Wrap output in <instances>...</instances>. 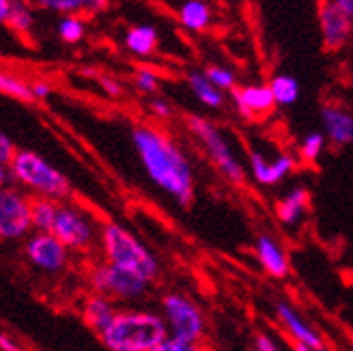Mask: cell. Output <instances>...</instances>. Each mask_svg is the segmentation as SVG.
<instances>
[{
    "label": "cell",
    "instance_id": "1",
    "mask_svg": "<svg viewBox=\"0 0 353 351\" xmlns=\"http://www.w3.org/2000/svg\"><path fill=\"white\" fill-rule=\"evenodd\" d=\"M132 145L149 181L179 207H190L196 199V174L185 151L149 123L134 126Z\"/></svg>",
    "mask_w": 353,
    "mask_h": 351
},
{
    "label": "cell",
    "instance_id": "2",
    "mask_svg": "<svg viewBox=\"0 0 353 351\" xmlns=\"http://www.w3.org/2000/svg\"><path fill=\"white\" fill-rule=\"evenodd\" d=\"M9 181L15 188L24 190L30 197H43L57 203H67L74 194V185L69 177L59 170L43 155L30 149H15L11 160L7 162Z\"/></svg>",
    "mask_w": 353,
    "mask_h": 351
},
{
    "label": "cell",
    "instance_id": "3",
    "mask_svg": "<svg viewBox=\"0 0 353 351\" xmlns=\"http://www.w3.org/2000/svg\"><path fill=\"white\" fill-rule=\"evenodd\" d=\"M168 339V330L160 312L145 308L117 310L99 341L105 351H151Z\"/></svg>",
    "mask_w": 353,
    "mask_h": 351
},
{
    "label": "cell",
    "instance_id": "4",
    "mask_svg": "<svg viewBox=\"0 0 353 351\" xmlns=\"http://www.w3.org/2000/svg\"><path fill=\"white\" fill-rule=\"evenodd\" d=\"M97 248L103 263L128 270L140 278L149 280V283H153L160 276V261H157V257L123 224L117 222L99 224Z\"/></svg>",
    "mask_w": 353,
    "mask_h": 351
},
{
    "label": "cell",
    "instance_id": "5",
    "mask_svg": "<svg viewBox=\"0 0 353 351\" xmlns=\"http://www.w3.org/2000/svg\"><path fill=\"white\" fill-rule=\"evenodd\" d=\"M185 123H188V130L194 134V138L201 143V147L207 153L211 164L216 166V170L231 185L243 188L248 174H245V168L239 162L237 153L233 151L231 140L226 138V134L216 126L214 121L199 117V114H188Z\"/></svg>",
    "mask_w": 353,
    "mask_h": 351
},
{
    "label": "cell",
    "instance_id": "6",
    "mask_svg": "<svg viewBox=\"0 0 353 351\" xmlns=\"http://www.w3.org/2000/svg\"><path fill=\"white\" fill-rule=\"evenodd\" d=\"M160 314L166 323L168 337L185 343H203L207 334V319L201 306L181 291H168L160 297Z\"/></svg>",
    "mask_w": 353,
    "mask_h": 351
},
{
    "label": "cell",
    "instance_id": "7",
    "mask_svg": "<svg viewBox=\"0 0 353 351\" xmlns=\"http://www.w3.org/2000/svg\"><path fill=\"white\" fill-rule=\"evenodd\" d=\"M52 235H54L69 252L88 254L97 248L99 224L86 209L74 203H61L54 226H52Z\"/></svg>",
    "mask_w": 353,
    "mask_h": 351
},
{
    "label": "cell",
    "instance_id": "8",
    "mask_svg": "<svg viewBox=\"0 0 353 351\" xmlns=\"http://www.w3.org/2000/svg\"><path fill=\"white\" fill-rule=\"evenodd\" d=\"M86 280H88V287H91V293L105 295V297H110L112 302L143 300L153 285L145 278H140L128 270H121L117 265H110V263H103V261L93 263V265L88 268Z\"/></svg>",
    "mask_w": 353,
    "mask_h": 351
},
{
    "label": "cell",
    "instance_id": "9",
    "mask_svg": "<svg viewBox=\"0 0 353 351\" xmlns=\"http://www.w3.org/2000/svg\"><path fill=\"white\" fill-rule=\"evenodd\" d=\"M30 233V197L9 183L0 190V243H15Z\"/></svg>",
    "mask_w": 353,
    "mask_h": 351
},
{
    "label": "cell",
    "instance_id": "10",
    "mask_svg": "<svg viewBox=\"0 0 353 351\" xmlns=\"http://www.w3.org/2000/svg\"><path fill=\"white\" fill-rule=\"evenodd\" d=\"M24 257L30 265L43 274H61L69 265V252L52 233H30L24 239Z\"/></svg>",
    "mask_w": 353,
    "mask_h": 351
},
{
    "label": "cell",
    "instance_id": "11",
    "mask_svg": "<svg viewBox=\"0 0 353 351\" xmlns=\"http://www.w3.org/2000/svg\"><path fill=\"white\" fill-rule=\"evenodd\" d=\"M276 317H278L282 330L287 332V337L295 345H304L312 351H325L327 349L321 332L316 330L312 323H308L304 314L299 312L295 306H291L289 302L276 304Z\"/></svg>",
    "mask_w": 353,
    "mask_h": 351
},
{
    "label": "cell",
    "instance_id": "12",
    "mask_svg": "<svg viewBox=\"0 0 353 351\" xmlns=\"http://www.w3.org/2000/svg\"><path fill=\"white\" fill-rule=\"evenodd\" d=\"M233 103L245 121H259L274 112L276 101L272 97V91L268 84H245V86H235L231 91Z\"/></svg>",
    "mask_w": 353,
    "mask_h": 351
},
{
    "label": "cell",
    "instance_id": "13",
    "mask_svg": "<svg viewBox=\"0 0 353 351\" xmlns=\"http://www.w3.org/2000/svg\"><path fill=\"white\" fill-rule=\"evenodd\" d=\"M319 26L325 50H341L353 32V22L336 7L334 0H319Z\"/></svg>",
    "mask_w": 353,
    "mask_h": 351
},
{
    "label": "cell",
    "instance_id": "14",
    "mask_svg": "<svg viewBox=\"0 0 353 351\" xmlns=\"http://www.w3.org/2000/svg\"><path fill=\"white\" fill-rule=\"evenodd\" d=\"M248 162H250L252 179L265 188H272V185H278L280 181H285L297 166V160L291 153H280L274 160H270V157H265L261 151H250Z\"/></svg>",
    "mask_w": 353,
    "mask_h": 351
},
{
    "label": "cell",
    "instance_id": "15",
    "mask_svg": "<svg viewBox=\"0 0 353 351\" xmlns=\"http://www.w3.org/2000/svg\"><path fill=\"white\" fill-rule=\"evenodd\" d=\"M254 254H256L259 265L268 276L282 280L291 274L289 254L285 250V245H282L274 235H268V233L259 235L254 241Z\"/></svg>",
    "mask_w": 353,
    "mask_h": 351
},
{
    "label": "cell",
    "instance_id": "16",
    "mask_svg": "<svg viewBox=\"0 0 353 351\" xmlns=\"http://www.w3.org/2000/svg\"><path fill=\"white\" fill-rule=\"evenodd\" d=\"M323 136L334 147H347L353 143V114L341 103H327L321 110Z\"/></svg>",
    "mask_w": 353,
    "mask_h": 351
},
{
    "label": "cell",
    "instance_id": "17",
    "mask_svg": "<svg viewBox=\"0 0 353 351\" xmlns=\"http://www.w3.org/2000/svg\"><path fill=\"white\" fill-rule=\"evenodd\" d=\"M117 310L119 308H117V304L110 300V297L99 295V293H88L82 300L80 317H82L84 325L91 328L95 334L99 337L101 332L110 325V321L114 319Z\"/></svg>",
    "mask_w": 353,
    "mask_h": 351
},
{
    "label": "cell",
    "instance_id": "18",
    "mask_svg": "<svg viewBox=\"0 0 353 351\" xmlns=\"http://www.w3.org/2000/svg\"><path fill=\"white\" fill-rule=\"evenodd\" d=\"M310 203V192L304 185H295L276 203V218L285 226H297L304 220Z\"/></svg>",
    "mask_w": 353,
    "mask_h": 351
},
{
    "label": "cell",
    "instance_id": "19",
    "mask_svg": "<svg viewBox=\"0 0 353 351\" xmlns=\"http://www.w3.org/2000/svg\"><path fill=\"white\" fill-rule=\"evenodd\" d=\"M34 5L63 15H97L108 9L110 0H32Z\"/></svg>",
    "mask_w": 353,
    "mask_h": 351
},
{
    "label": "cell",
    "instance_id": "20",
    "mask_svg": "<svg viewBox=\"0 0 353 351\" xmlns=\"http://www.w3.org/2000/svg\"><path fill=\"white\" fill-rule=\"evenodd\" d=\"M176 20L181 22L183 28L192 32H203L214 22V11H211V7L205 0H185L176 9Z\"/></svg>",
    "mask_w": 353,
    "mask_h": 351
},
{
    "label": "cell",
    "instance_id": "21",
    "mask_svg": "<svg viewBox=\"0 0 353 351\" xmlns=\"http://www.w3.org/2000/svg\"><path fill=\"white\" fill-rule=\"evenodd\" d=\"M157 41H160V34H157V28L151 24H138V26L128 28L125 32V48L136 57L153 54Z\"/></svg>",
    "mask_w": 353,
    "mask_h": 351
},
{
    "label": "cell",
    "instance_id": "22",
    "mask_svg": "<svg viewBox=\"0 0 353 351\" xmlns=\"http://www.w3.org/2000/svg\"><path fill=\"white\" fill-rule=\"evenodd\" d=\"M57 201L43 197H30V226L34 233H52V226L59 212Z\"/></svg>",
    "mask_w": 353,
    "mask_h": 351
},
{
    "label": "cell",
    "instance_id": "23",
    "mask_svg": "<svg viewBox=\"0 0 353 351\" xmlns=\"http://www.w3.org/2000/svg\"><path fill=\"white\" fill-rule=\"evenodd\" d=\"M188 86H190L192 95L196 97L203 106L214 108V110L224 106V93L218 91L216 86L205 78L203 72H190L188 74Z\"/></svg>",
    "mask_w": 353,
    "mask_h": 351
},
{
    "label": "cell",
    "instance_id": "24",
    "mask_svg": "<svg viewBox=\"0 0 353 351\" xmlns=\"http://www.w3.org/2000/svg\"><path fill=\"white\" fill-rule=\"evenodd\" d=\"M270 91L276 101V106H293L299 97V84L293 76L278 74L270 80Z\"/></svg>",
    "mask_w": 353,
    "mask_h": 351
},
{
    "label": "cell",
    "instance_id": "25",
    "mask_svg": "<svg viewBox=\"0 0 353 351\" xmlns=\"http://www.w3.org/2000/svg\"><path fill=\"white\" fill-rule=\"evenodd\" d=\"M0 93L7 97H13V99L26 101V103L34 101V97L30 93V82H26L24 78L15 76L11 72H5V69H0Z\"/></svg>",
    "mask_w": 353,
    "mask_h": 351
},
{
    "label": "cell",
    "instance_id": "26",
    "mask_svg": "<svg viewBox=\"0 0 353 351\" xmlns=\"http://www.w3.org/2000/svg\"><path fill=\"white\" fill-rule=\"evenodd\" d=\"M7 24L17 32V34H28L34 26V15L28 3L24 0H11V11L7 17Z\"/></svg>",
    "mask_w": 353,
    "mask_h": 351
},
{
    "label": "cell",
    "instance_id": "27",
    "mask_svg": "<svg viewBox=\"0 0 353 351\" xmlns=\"http://www.w3.org/2000/svg\"><path fill=\"white\" fill-rule=\"evenodd\" d=\"M325 136L323 132H310L302 138V143H299V149H297V155H299V162L304 164H316V160L323 155L325 151Z\"/></svg>",
    "mask_w": 353,
    "mask_h": 351
},
{
    "label": "cell",
    "instance_id": "28",
    "mask_svg": "<svg viewBox=\"0 0 353 351\" xmlns=\"http://www.w3.org/2000/svg\"><path fill=\"white\" fill-rule=\"evenodd\" d=\"M57 32H59V37L69 43V46H74L78 41L84 39V34H86V24L80 15H65L59 20V26H57Z\"/></svg>",
    "mask_w": 353,
    "mask_h": 351
},
{
    "label": "cell",
    "instance_id": "29",
    "mask_svg": "<svg viewBox=\"0 0 353 351\" xmlns=\"http://www.w3.org/2000/svg\"><path fill=\"white\" fill-rule=\"evenodd\" d=\"M205 78L216 86L218 91H233L237 86V76L231 72L228 67H222V65H207L205 69Z\"/></svg>",
    "mask_w": 353,
    "mask_h": 351
},
{
    "label": "cell",
    "instance_id": "30",
    "mask_svg": "<svg viewBox=\"0 0 353 351\" xmlns=\"http://www.w3.org/2000/svg\"><path fill=\"white\" fill-rule=\"evenodd\" d=\"M134 86L145 95H155L160 91V76L149 67H140L134 72Z\"/></svg>",
    "mask_w": 353,
    "mask_h": 351
},
{
    "label": "cell",
    "instance_id": "31",
    "mask_svg": "<svg viewBox=\"0 0 353 351\" xmlns=\"http://www.w3.org/2000/svg\"><path fill=\"white\" fill-rule=\"evenodd\" d=\"M151 351H209L203 343H185V341H176V339H166Z\"/></svg>",
    "mask_w": 353,
    "mask_h": 351
},
{
    "label": "cell",
    "instance_id": "32",
    "mask_svg": "<svg viewBox=\"0 0 353 351\" xmlns=\"http://www.w3.org/2000/svg\"><path fill=\"white\" fill-rule=\"evenodd\" d=\"M149 108H151V114L160 121H168L172 117V106L164 99V97H153L149 101Z\"/></svg>",
    "mask_w": 353,
    "mask_h": 351
},
{
    "label": "cell",
    "instance_id": "33",
    "mask_svg": "<svg viewBox=\"0 0 353 351\" xmlns=\"http://www.w3.org/2000/svg\"><path fill=\"white\" fill-rule=\"evenodd\" d=\"M254 351H280V345L268 334V332H259L254 337Z\"/></svg>",
    "mask_w": 353,
    "mask_h": 351
},
{
    "label": "cell",
    "instance_id": "34",
    "mask_svg": "<svg viewBox=\"0 0 353 351\" xmlns=\"http://www.w3.org/2000/svg\"><path fill=\"white\" fill-rule=\"evenodd\" d=\"M15 151V145H13V140L0 130V164H7L11 160V155Z\"/></svg>",
    "mask_w": 353,
    "mask_h": 351
},
{
    "label": "cell",
    "instance_id": "35",
    "mask_svg": "<svg viewBox=\"0 0 353 351\" xmlns=\"http://www.w3.org/2000/svg\"><path fill=\"white\" fill-rule=\"evenodd\" d=\"M30 93H32L34 101H37V99H48L50 93H52V84L46 82V80H34V82H30Z\"/></svg>",
    "mask_w": 353,
    "mask_h": 351
},
{
    "label": "cell",
    "instance_id": "36",
    "mask_svg": "<svg viewBox=\"0 0 353 351\" xmlns=\"http://www.w3.org/2000/svg\"><path fill=\"white\" fill-rule=\"evenodd\" d=\"M99 84H101V89L108 93L110 97H119L121 93H123V86L114 80V78H110V76H103V78H99Z\"/></svg>",
    "mask_w": 353,
    "mask_h": 351
},
{
    "label": "cell",
    "instance_id": "37",
    "mask_svg": "<svg viewBox=\"0 0 353 351\" xmlns=\"http://www.w3.org/2000/svg\"><path fill=\"white\" fill-rule=\"evenodd\" d=\"M0 351H24V347L7 332H0Z\"/></svg>",
    "mask_w": 353,
    "mask_h": 351
},
{
    "label": "cell",
    "instance_id": "38",
    "mask_svg": "<svg viewBox=\"0 0 353 351\" xmlns=\"http://www.w3.org/2000/svg\"><path fill=\"white\" fill-rule=\"evenodd\" d=\"M334 3H336V7L353 22V0H334Z\"/></svg>",
    "mask_w": 353,
    "mask_h": 351
},
{
    "label": "cell",
    "instance_id": "39",
    "mask_svg": "<svg viewBox=\"0 0 353 351\" xmlns=\"http://www.w3.org/2000/svg\"><path fill=\"white\" fill-rule=\"evenodd\" d=\"M9 11H11V0H0V24H7Z\"/></svg>",
    "mask_w": 353,
    "mask_h": 351
},
{
    "label": "cell",
    "instance_id": "40",
    "mask_svg": "<svg viewBox=\"0 0 353 351\" xmlns=\"http://www.w3.org/2000/svg\"><path fill=\"white\" fill-rule=\"evenodd\" d=\"M11 181H9V170H7V164H0V190L7 188Z\"/></svg>",
    "mask_w": 353,
    "mask_h": 351
},
{
    "label": "cell",
    "instance_id": "41",
    "mask_svg": "<svg viewBox=\"0 0 353 351\" xmlns=\"http://www.w3.org/2000/svg\"><path fill=\"white\" fill-rule=\"evenodd\" d=\"M293 351H312V349H308V347H304V345H295V343H293Z\"/></svg>",
    "mask_w": 353,
    "mask_h": 351
},
{
    "label": "cell",
    "instance_id": "42",
    "mask_svg": "<svg viewBox=\"0 0 353 351\" xmlns=\"http://www.w3.org/2000/svg\"><path fill=\"white\" fill-rule=\"evenodd\" d=\"M24 3H28V0H24Z\"/></svg>",
    "mask_w": 353,
    "mask_h": 351
}]
</instances>
